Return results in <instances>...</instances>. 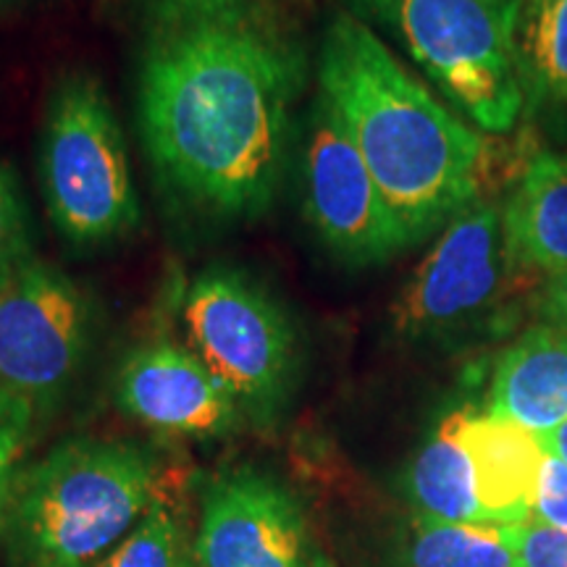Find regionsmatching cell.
<instances>
[{
	"label": "cell",
	"mask_w": 567,
	"mask_h": 567,
	"mask_svg": "<svg viewBox=\"0 0 567 567\" xmlns=\"http://www.w3.org/2000/svg\"><path fill=\"white\" fill-rule=\"evenodd\" d=\"M308 55L268 0H161L137 74V118L153 172L184 208L239 221L279 193Z\"/></svg>",
	"instance_id": "1"
},
{
	"label": "cell",
	"mask_w": 567,
	"mask_h": 567,
	"mask_svg": "<svg viewBox=\"0 0 567 567\" xmlns=\"http://www.w3.org/2000/svg\"><path fill=\"white\" fill-rule=\"evenodd\" d=\"M318 95L363 155L405 247L484 193L486 140L394 59L358 13H337L318 53Z\"/></svg>",
	"instance_id": "2"
},
{
	"label": "cell",
	"mask_w": 567,
	"mask_h": 567,
	"mask_svg": "<svg viewBox=\"0 0 567 567\" xmlns=\"http://www.w3.org/2000/svg\"><path fill=\"white\" fill-rule=\"evenodd\" d=\"M161 457L124 439L80 436L19 467L6 565L90 567L137 526L163 492Z\"/></svg>",
	"instance_id": "3"
},
{
	"label": "cell",
	"mask_w": 567,
	"mask_h": 567,
	"mask_svg": "<svg viewBox=\"0 0 567 567\" xmlns=\"http://www.w3.org/2000/svg\"><path fill=\"white\" fill-rule=\"evenodd\" d=\"M542 284L509 258L502 205L476 197L439 231L392 305V329L410 344L452 347L509 331L523 292Z\"/></svg>",
	"instance_id": "4"
},
{
	"label": "cell",
	"mask_w": 567,
	"mask_h": 567,
	"mask_svg": "<svg viewBox=\"0 0 567 567\" xmlns=\"http://www.w3.org/2000/svg\"><path fill=\"white\" fill-rule=\"evenodd\" d=\"M384 24L423 74L484 132L505 134L520 118L515 24L520 0H350Z\"/></svg>",
	"instance_id": "5"
},
{
	"label": "cell",
	"mask_w": 567,
	"mask_h": 567,
	"mask_svg": "<svg viewBox=\"0 0 567 567\" xmlns=\"http://www.w3.org/2000/svg\"><path fill=\"white\" fill-rule=\"evenodd\" d=\"M38 163L45 210L66 243L101 247L140 226V195L122 124L95 76L74 71L55 84Z\"/></svg>",
	"instance_id": "6"
},
{
	"label": "cell",
	"mask_w": 567,
	"mask_h": 567,
	"mask_svg": "<svg viewBox=\"0 0 567 567\" xmlns=\"http://www.w3.org/2000/svg\"><path fill=\"white\" fill-rule=\"evenodd\" d=\"M187 347L237 402L243 421L271 429L300 379V342L268 289L237 268H208L182 302Z\"/></svg>",
	"instance_id": "7"
},
{
	"label": "cell",
	"mask_w": 567,
	"mask_h": 567,
	"mask_svg": "<svg viewBox=\"0 0 567 567\" xmlns=\"http://www.w3.org/2000/svg\"><path fill=\"white\" fill-rule=\"evenodd\" d=\"M95 310L84 289L45 260L0 289V396L38 417L59 408L87 360Z\"/></svg>",
	"instance_id": "8"
},
{
	"label": "cell",
	"mask_w": 567,
	"mask_h": 567,
	"mask_svg": "<svg viewBox=\"0 0 567 567\" xmlns=\"http://www.w3.org/2000/svg\"><path fill=\"white\" fill-rule=\"evenodd\" d=\"M200 502L195 567H334L300 496L264 467H224Z\"/></svg>",
	"instance_id": "9"
},
{
	"label": "cell",
	"mask_w": 567,
	"mask_h": 567,
	"mask_svg": "<svg viewBox=\"0 0 567 567\" xmlns=\"http://www.w3.org/2000/svg\"><path fill=\"white\" fill-rule=\"evenodd\" d=\"M302 140L305 216L329 252L344 266L368 268L408 250L363 155L321 95Z\"/></svg>",
	"instance_id": "10"
},
{
	"label": "cell",
	"mask_w": 567,
	"mask_h": 567,
	"mask_svg": "<svg viewBox=\"0 0 567 567\" xmlns=\"http://www.w3.org/2000/svg\"><path fill=\"white\" fill-rule=\"evenodd\" d=\"M116 405L166 436L216 439L243 421L237 402L187 344L155 339L126 354L116 373Z\"/></svg>",
	"instance_id": "11"
},
{
	"label": "cell",
	"mask_w": 567,
	"mask_h": 567,
	"mask_svg": "<svg viewBox=\"0 0 567 567\" xmlns=\"http://www.w3.org/2000/svg\"><path fill=\"white\" fill-rule=\"evenodd\" d=\"M457 436L471 463L481 523L517 526L534 517L544 446L536 434L507 417L455 410Z\"/></svg>",
	"instance_id": "12"
},
{
	"label": "cell",
	"mask_w": 567,
	"mask_h": 567,
	"mask_svg": "<svg viewBox=\"0 0 567 567\" xmlns=\"http://www.w3.org/2000/svg\"><path fill=\"white\" fill-rule=\"evenodd\" d=\"M513 264L544 281L567 274V151H538L502 203Z\"/></svg>",
	"instance_id": "13"
},
{
	"label": "cell",
	"mask_w": 567,
	"mask_h": 567,
	"mask_svg": "<svg viewBox=\"0 0 567 567\" xmlns=\"http://www.w3.org/2000/svg\"><path fill=\"white\" fill-rule=\"evenodd\" d=\"M486 410L536 436L567 423V331L538 323L517 337L494 368Z\"/></svg>",
	"instance_id": "14"
},
{
	"label": "cell",
	"mask_w": 567,
	"mask_h": 567,
	"mask_svg": "<svg viewBox=\"0 0 567 567\" xmlns=\"http://www.w3.org/2000/svg\"><path fill=\"white\" fill-rule=\"evenodd\" d=\"M523 97L534 111L567 109V0H520L515 24Z\"/></svg>",
	"instance_id": "15"
},
{
	"label": "cell",
	"mask_w": 567,
	"mask_h": 567,
	"mask_svg": "<svg viewBox=\"0 0 567 567\" xmlns=\"http://www.w3.org/2000/svg\"><path fill=\"white\" fill-rule=\"evenodd\" d=\"M408 488L417 515L450 523H481L471 463L457 436L455 413L425 439L408 471Z\"/></svg>",
	"instance_id": "16"
},
{
	"label": "cell",
	"mask_w": 567,
	"mask_h": 567,
	"mask_svg": "<svg viewBox=\"0 0 567 567\" xmlns=\"http://www.w3.org/2000/svg\"><path fill=\"white\" fill-rule=\"evenodd\" d=\"M408 567H520L502 526L415 515L405 542Z\"/></svg>",
	"instance_id": "17"
},
{
	"label": "cell",
	"mask_w": 567,
	"mask_h": 567,
	"mask_svg": "<svg viewBox=\"0 0 567 567\" xmlns=\"http://www.w3.org/2000/svg\"><path fill=\"white\" fill-rule=\"evenodd\" d=\"M184 528L166 494L155 496L147 515L122 542L90 567H184Z\"/></svg>",
	"instance_id": "18"
},
{
	"label": "cell",
	"mask_w": 567,
	"mask_h": 567,
	"mask_svg": "<svg viewBox=\"0 0 567 567\" xmlns=\"http://www.w3.org/2000/svg\"><path fill=\"white\" fill-rule=\"evenodd\" d=\"M34 255L32 216L17 168L0 158V289L24 271Z\"/></svg>",
	"instance_id": "19"
},
{
	"label": "cell",
	"mask_w": 567,
	"mask_h": 567,
	"mask_svg": "<svg viewBox=\"0 0 567 567\" xmlns=\"http://www.w3.org/2000/svg\"><path fill=\"white\" fill-rule=\"evenodd\" d=\"M38 421V413L30 405L11 396H0V557L6 551L13 484H17L19 467L24 465Z\"/></svg>",
	"instance_id": "20"
},
{
	"label": "cell",
	"mask_w": 567,
	"mask_h": 567,
	"mask_svg": "<svg viewBox=\"0 0 567 567\" xmlns=\"http://www.w3.org/2000/svg\"><path fill=\"white\" fill-rule=\"evenodd\" d=\"M502 530L513 544L520 567H567V530L538 526L530 520L502 526Z\"/></svg>",
	"instance_id": "21"
},
{
	"label": "cell",
	"mask_w": 567,
	"mask_h": 567,
	"mask_svg": "<svg viewBox=\"0 0 567 567\" xmlns=\"http://www.w3.org/2000/svg\"><path fill=\"white\" fill-rule=\"evenodd\" d=\"M530 523L567 530V463L547 450L538 473V494Z\"/></svg>",
	"instance_id": "22"
},
{
	"label": "cell",
	"mask_w": 567,
	"mask_h": 567,
	"mask_svg": "<svg viewBox=\"0 0 567 567\" xmlns=\"http://www.w3.org/2000/svg\"><path fill=\"white\" fill-rule=\"evenodd\" d=\"M530 310L538 323L567 331V274L544 279L530 295Z\"/></svg>",
	"instance_id": "23"
},
{
	"label": "cell",
	"mask_w": 567,
	"mask_h": 567,
	"mask_svg": "<svg viewBox=\"0 0 567 567\" xmlns=\"http://www.w3.org/2000/svg\"><path fill=\"white\" fill-rule=\"evenodd\" d=\"M538 442H542V446L547 452H551V455H557L559 460H565L567 463V423H559L557 429L547 431V434L538 436Z\"/></svg>",
	"instance_id": "24"
},
{
	"label": "cell",
	"mask_w": 567,
	"mask_h": 567,
	"mask_svg": "<svg viewBox=\"0 0 567 567\" xmlns=\"http://www.w3.org/2000/svg\"><path fill=\"white\" fill-rule=\"evenodd\" d=\"M172 3H179V6H221V3H231V0H172Z\"/></svg>",
	"instance_id": "25"
},
{
	"label": "cell",
	"mask_w": 567,
	"mask_h": 567,
	"mask_svg": "<svg viewBox=\"0 0 567 567\" xmlns=\"http://www.w3.org/2000/svg\"><path fill=\"white\" fill-rule=\"evenodd\" d=\"M13 3H19V0H0V9H9Z\"/></svg>",
	"instance_id": "26"
},
{
	"label": "cell",
	"mask_w": 567,
	"mask_h": 567,
	"mask_svg": "<svg viewBox=\"0 0 567 567\" xmlns=\"http://www.w3.org/2000/svg\"><path fill=\"white\" fill-rule=\"evenodd\" d=\"M184 567H195V559H193V555H187V559H184Z\"/></svg>",
	"instance_id": "27"
}]
</instances>
